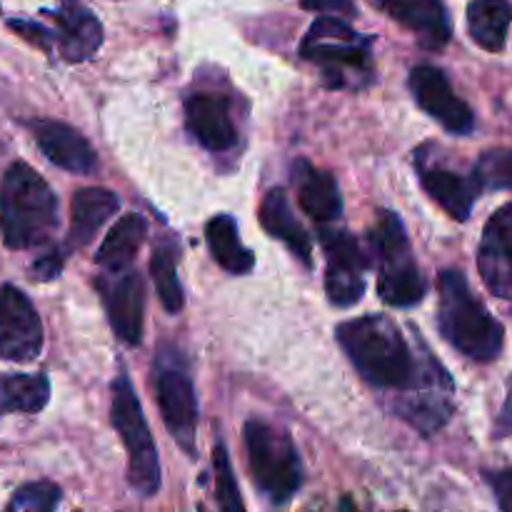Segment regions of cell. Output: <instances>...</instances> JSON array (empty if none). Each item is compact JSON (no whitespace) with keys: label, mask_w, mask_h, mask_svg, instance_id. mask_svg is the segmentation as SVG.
<instances>
[{"label":"cell","mask_w":512,"mask_h":512,"mask_svg":"<svg viewBox=\"0 0 512 512\" xmlns=\"http://www.w3.org/2000/svg\"><path fill=\"white\" fill-rule=\"evenodd\" d=\"M438 298L440 335L473 363L498 360L505 345V328L473 293L468 278L458 268L440 273Z\"/></svg>","instance_id":"cell-1"},{"label":"cell","mask_w":512,"mask_h":512,"mask_svg":"<svg viewBox=\"0 0 512 512\" xmlns=\"http://www.w3.org/2000/svg\"><path fill=\"white\" fill-rule=\"evenodd\" d=\"M58 228V198L28 163H13L0 183V233L13 250L38 248Z\"/></svg>","instance_id":"cell-2"},{"label":"cell","mask_w":512,"mask_h":512,"mask_svg":"<svg viewBox=\"0 0 512 512\" xmlns=\"http://www.w3.org/2000/svg\"><path fill=\"white\" fill-rule=\"evenodd\" d=\"M370 248L378 263V293L383 303L393 308H413L428 293L423 273L418 268L403 220L383 210L368 233Z\"/></svg>","instance_id":"cell-3"},{"label":"cell","mask_w":512,"mask_h":512,"mask_svg":"<svg viewBox=\"0 0 512 512\" xmlns=\"http://www.w3.org/2000/svg\"><path fill=\"white\" fill-rule=\"evenodd\" d=\"M245 450L250 478L260 493L278 505L288 503L303 485V463L293 438L285 430L253 418L245 423Z\"/></svg>","instance_id":"cell-4"},{"label":"cell","mask_w":512,"mask_h":512,"mask_svg":"<svg viewBox=\"0 0 512 512\" xmlns=\"http://www.w3.org/2000/svg\"><path fill=\"white\" fill-rule=\"evenodd\" d=\"M110 420L118 430L120 440L128 453V485L140 498H153L160 490V460L158 448L153 443L143 408L135 395L133 383L120 375L113 383V403H110Z\"/></svg>","instance_id":"cell-5"},{"label":"cell","mask_w":512,"mask_h":512,"mask_svg":"<svg viewBox=\"0 0 512 512\" xmlns=\"http://www.w3.org/2000/svg\"><path fill=\"white\" fill-rule=\"evenodd\" d=\"M300 58L320 65L330 88L348 85V75L370 78V43L335 15H323L310 25L300 43Z\"/></svg>","instance_id":"cell-6"},{"label":"cell","mask_w":512,"mask_h":512,"mask_svg":"<svg viewBox=\"0 0 512 512\" xmlns=\"http://www.w3.org/2000/svg\"><path fill=\"white\" fill-rule=\"evenodd\" d=\"M320 243H323L325 260V293L338 308H353L365 293V270L370 268V258L363 253L358 240L343 228L320 225Z\"/></svg>","instance_id":"cell-7"},{"label":"cell","mask_w":512,"mask_h":512,"mask_svg":"<svg viewBox=\"0 0 512 512\" xmlns=\"http://www.w3.org/2000/svg\"><path fill=\"white\" fill-rule=\"evenodd\" d=\"M43 350V323L33 303L15 285L0 288V358L30 363Z\"/></svg>","instance_id":"cell-8"},{"label":"cell","mask_w":512,"mask_h":512,"mask_svg":"<svg viewBox=\"0 0 512 512\" xmlns=\"http://www.w3.org/2000/svg\"><path fill=\"white\" fill-rule=\"evenodd\" d=\"M155 400H158L160 415L180 448L188 455H195L198 448V395H195L193 380L180 368H158L155 373Z\"/></svg>","instance_id":"cell-9"},{"label":"cell","mask_w":512,"mask_h":512,"mask_svg":"<svg viewBox=\"0 0 512 512\" xmlns=\"http://www.w3.org/2000/svg\"><path fill=\"white\" fill-rule=\"evenodd\" d=\"M410 93L420 110L438 120L448 133L470 135L475 130V115L463 98H458L448 75L435 65H418L410 73Z\"/></svg>","instance_id":"cell-10"},{"label":"cell","mask_w":512,"mask_h":512,"mask_svg":"<svg viewBox=\"0 0 512 512\" xmlns=\"http://www.w3.org/2000/svg\"><path fill=\"white\" fill-rule=\"evenodd\" d=\"M110 328L125 345H140L145 318V283L138 270H118L98 280Z\"/></svg>","instance_id":"cell-11"},{"label":"cell","mask_w":512,"mask_h":512,"mask_svg":"<svg viewBox=\"0 0 512 512\" xmlns=\"http://www.w3.org/2000/svg\"><path fill=\"white\" fill-rule=\"evenodd\" d=\"M478 270L495 298L512 300V203L495 210L478 245Z\"/></svg>","instance_id":"cell-12"},{"label":"cell","mask_w":512,"mask_h":512,"mask_svg":"<svg viewBox=\"0 0 512 512\" xmlns=\"http://www.w3.org/2000/svg\"><path fill=\"white\" fill-rule=\"evenodd\" d=\"M188 133L210 153H225L238 143L230 100L220 93H193L185 100Z\"/></svg>","instance_id":"cell-13"},{"label":"cell","mask_w":512,"mask_h":512,"mask_svg":"<svg viewBox=\"0 0 512 512\" xmlns=\"http://www.w3.org/2000/svg\"><path fill=\"white\" fill-rule=\"evenodd\" d=\"M415 165H418V175H420V183H423L425 193L450 215V218L465 220L470 218L473 213V205L478 200V195L483 193L475 180V175H463L458 170L448 168V165H440V163H428L423 153H415Z\"/></svg>","instance_id":"cell-14"},{"label":"cell","mask_w":512,"mask_h":512,"mask_svg":"<svg viewBox=\"0 0 512 512\" xmlns=\"http://www.w3.org/2000/svg\"><path fill=\"white\" fill-rule=\"evenodd\" d=\"M375 3L395 23L418 35L423 48L443 50L450 43L453 28L443 0H375Z\"/></svg>","instance_id":"cell-15"},{"label":"cell","mask_w":512,"mask_h":512,"mask_svg":"<svg viewBox=\"0 0 512 512\" xmlns=\"http://www.w3.org/2000/svg\"><path fill=\"white\" fill-rule=\"evenodd\" d=\"M33 135L45 158L58 168L75 175H90L98 168V155L85 135L60 120H38L33 123Z\"/></svg>","instance_id":"cell-16"},{"label":"cell","mask_w":512,"mask_h":512,"mask_svg":"<svg viewBox=\"0 0 512 512\" xmlns=\"http://www.w3.org/2000/svg\"><path fill=\"white\" fill-rule=\"evenodd\" d=\"M293 185L300 210L308 218H313L315 223L328 225L340 218V213H343V195H340L338 180L333 178V173L315 168L308 160H295Z\"/></svg>","instance_id":"cell-17"},{"label":"cell","mask_w":512,"mask_h":512,"mask_svg":"<svg viewBox=\"0 0 512 512\" xmlns=\"http://www.w3.org/2000/svg\"><path fill=\"white\" fill-rule=\"evenodd\" d=\"M260 225H263L265 233L270 238L280 240L283 245H288L290 253L310 268L313 265V243H310V235L305 233L303 225L295 218L293 208L288 203V195H285L283 188H273L265 193V198L260 200L258 210Z\"/></svg>","instance_id":"cell-18"},{"label":"cell","mask_w":512,"mask_h":512,"mask_svg":"<svg viewBox=\"0 0 512 512\" xmlns=\"http://www.w3.org/2000/svg\"><path fill=\"white\" fill-rule=\"evenodd\" d=\"M120 198L108 188H80L70 203L68 248H85L100 228L118 213Z\"/></svg>","instance_id":"cell-19"},{"label":"cell","mask_w":512,"mask_h":512,"mask_svg":"<svg viewBox=\"0 0 512 512\" xmlns=\"http://www.w3.org/2000/svg\"><path fill=\"white\" fill-rule=\"evenodd\" d=\"M145 233H148V223L143 215L125 213L118 223L110 228L105 240L100 243L98 253H95V263L105 270V273H118L133 265L138 258V250L143 245Z\"/></svg>","instance_id":"cell-20"},{"label":"cell","mask_w":512,"mask_h":512,"mask_svg":"<svg viewBox=\"0 0 512 512\" xmlns=\"http://www.w3.org/2000/svg\"><path fill=\"white\" fill-rule=\"evenodd\" d=\"M58 25L65 58L85 60L98 53L103 43V28L78 0H65V8L58 13Z\"/></svg>","instance_id":"cell-21"},{"label":"cell","mask_w":512,"mask_h":512,"mask_svg":"<svg viewBox=\"0 0 512 512\" xmlns=\"http://www.w3.org/2000/svg\"><path fill=\"white\" fill-rule=\"evenodd\" d=\"M512 25L510 0H470L468 30L470 38L488 53H503Z\"/></svg>","instance_id":"cell-22"},{"label":"cell","mask_w":512,"mask_h":512,"mask_svg":"<svg viewBox=\"0 0 512 512\" xmlns=\"http://www.w3.org/2000/svg\"><path fill=\"white\" fill-rule=\"evenodd\" d=\"M210 255L223 270L233 275H248L255 268V255L243 245L238 235V225L230 215H215L205 225Z\"/></svg>","instance_id":"cell-23"},{"label":"cell","mask_w":512,"mask_h":512,"mask_svg":"<svg viewBox=\"0 0 512 512\" xmlns=\"http://www.w3.org/2000/svg\"><path fill=\"white\" fill-rule=\"evenodd\" d=\"M50 403V380L43 373L0 375V413H40Z\"/></svg>","instance_id":"cell-24"},{"label":"cell","mask_w":512,"mask_h":512,"mask_svg":"<svg viewBox=\"0 0 512 512\" xmlns=\"http://www.w3.org/2000/svg\"><path fill=\"white\" fill-rule=\"evenodd\" d=\"M150 275H153L155 290L168 313H180L185 305L183 285L178 278V245L160 243L150 258Z\"/></svg>","instance_id":"cell-25"},{"label":"cell","mask_w":512,"mask_h":512,"mask_svg":"<svg viewBox=\"0 0 512 512\" xmlns=\"http://www.w3.org/2000/svg\"><path fill=\"white\" fill-rule=\"evenodd\" d=\"M473 175L480 190H512V148H495L480 155Z\"/></svg>","instance_id":"cell-26"},{"label":"cell","mask_w":512,"mask_h":512,"mask_svg":"<svg viewBox=\"0 0 512 512\" xmlns=\"http://www.w3.org/2000/svg\"><path fill=\"white\" fill-rule=\"evenodd\" d=\"M213 468H215V498L223 510H243V498L238 493V483H235L233 465H230L228 448L223 443H215L213 448Z\"/></svg>","instance_id":"cell-27"},{"label":"cell","mask_w":512,"mask_h":512,"mask_svg":"<svg viewBox=\"0 0 512 512\" xmlns=\"http://www.w3.org/2000/svg\"><path fill=\"white\" fill-rule=\"evenodd\" d=\"M60 488L53 483H28L13 495L8 508L18 512H50L58 508Z\"/></svg>","instance_id":"cell-28"},{"label":"cell","mask_w":512,"mask_h":512,"mask_svg":"<svg viewBox=\"0 0 512 512\" xmlns=\"http://www.w3.org/2000/svg\"><path fill=\"white\" fill-rule=\"evenodd\" d=\"M485 483L493 488L498 508L505 512H512V468L503 470H485L483 473Z\"/></svg>","instance_id":"cell-29"},{"label":"cell","mask_w":512,"mask_h":512,"mask_svg":"<svg viewBox=\"0 0 512 512\" xmlns=\"http://www.w3.org/2000/svg\"><path fill=\"white\" fill-rule=\"evenodd\" d=\"M63 260H65L63 250H50V253H45L43 258L35 260L33 268H30V275H33V280H40V283L55 280L60 275V270H63Z\"/></svg>","instance_id":"cell-30"},{"label":"cell","mask_w":512,"mask_h":512,"mask_svg":"<svg viewBox=\"0 0 512 512\" xmlns=\"http://www.w3.org/2000/svg\"><path fill=\"white\" fill-rule=\"evenodd\" d=\"M303 8L318 10V13H353L350 0H303Z\"/></svg>","instance_id":"cell-31"}]
</instances>
